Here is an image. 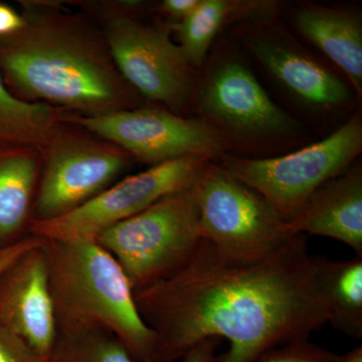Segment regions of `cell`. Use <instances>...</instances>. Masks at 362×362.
I'll return each mask as SVG.
<instances>
[{"mask_svg": "<svg viewBox=\"0 0 362 362\" xmlns=\"http://www.w3.org/2000/svg\"><path fill=\"white\" fill-rule=\"evenodd\" d=\"M44 247L58 330H104L134 362H156V332L118 262L96 240H44Z\"/></svg>", "mask_w": 362, "mask_h": 362, "instance_id": "cell-4", "label": "cell"}, {"mask_svg": "<svg viewBox=\"0 0 362 362\" xmlns=\"http://www.w3.org/2000/svg\"><path fill=\"white\" fill-rule=\"evenodd\" d=\"M342 357L303 340L272 349L258 362H341Z\"/></svg>", "mask_w": 362, "mask_h": 362, "instance_id": "cell-21", "label": "cell"}, {"mask_svg": "<svg viewBox=\"0 0 362 362\" xmlns=\"http://www.w3.org/2000/svg\"><path fill=\"white\" fill-rule=\"evenodd\" d=\"M220 338H207L178 362H223ZM49 362H134L110 333L101 329H61Z\"/></svg>", "mask_w": 362, "mask_h": 362, "instance_id": "cell-19", "label": "cell"}, {"mask_svg": "<svg viewBox=\"0 0 362 362\" xmlns=\"http://www.w3.org/2000/svg\"><path fill=\"white\" fill-rule=\"evenodd\" d=\"M341 362H362V346L356 347L349 354L343 356Z\"/></svg>", "mask_w": 362, "mask_h": 362, "instance_id": "cell-26", "label": "cell"}, {"mask_svg": "<svg viewBox=\"0 0 362 362\" xmlns=\"http://www.w3.org/2000/svg\"><path fill=\"white\" fill-rule=\"evenodd\" d=\"M74 121L152 166L185 156H206L216 162L226 156L206 124L161 107L122 109Z\"/></svg>", "mask_w": 362, "mask_h": 362, "instance_id": "cell-11", "label": "cell"}, {"mask_svg": "<svg viewBox=\"0 0 362 362\" xmlns=\"http://www.w3.org/2000/svg\"><path fill=\"white\" fill-rule=\"evenodd\" d=\"M214 159L181 157L151 166L110 185L70 213L45 221H30L28 235L44 240H95L107 228L141 213L162 197L192 187Z\"/></svg>", "mask_w": 362, "mask_h": 362, "instance_id": "cell-9", "label": "cell"}, {"mask_svg": "<svg viewBox=\"0 0 362 362\" xmlns=\"http://www.w3.org/2000/svg\"><path fill=\"white\" fill-rule=\"evenodd\" d=\"M361 152L359 110L323 139L282 156L269 158L225 156L216 163L228 175L256 190L283 220L289 221L318 188L358 160Z\"/></svg>", "mask_w": 362, "mask_h": 362, "instance_id": "cell-7", "label": "cell"}, {"mask_svg": "<svg viewBox=\"0 0 362 362\" xmlns=\"http://www.w3.org/2000/svg\"><path fill=\"white\" fill-rule=\"evenodd\" d=\"M189 108L218 136L226 156L269 158L313 142L310 131L272 99L233 33L211 47Z\"/></svg>", "mask_w": 362, "mask_h": 362, "instance_id": "cell-2", "label": "cell"}, {"mask_svg": "<svg viewBox=\"0 0 362 362\" xmlns=\"http://www.w3.org/2000/svg\"><path fill=\"white\" fill-rule=\"evenodd\" d=\"M194 188L202 239L230 258H263L295 237L261 194L214 161L204 169Z\"/></svg>", "mask_w": 362, "mask_h": 362, "instance_id": "cell-8", "label": "cell"}, {"mask_svg": "<svg viewBox=\"0 0 362 362\" xmlns=\"http://www.w3.org/2000/svg\"><path fill=\"white\" fill-rule=\"evenodd\" d=\"M293 30L349 81L362 99V13L351 6L285 4Z\"/></svg>", "mask_w": 362, "mask_h": 362, "instance_id": "cell-14", "label": "cell"}, {"mask_svg": "<svg viewBox=\"0 0 362 362\" xmlns=\"http://www.w3.org/2000/svg\"><path fill=\"white\" fill-rule=\"evenodd\" d=\"M13 87L92 115L122 110L132 98L102 52L75 30L47 21H25L0 51Z\"/></svg>", "mask_w": 362, "mask_h": 362, "instance_id": "cell-3", "label": "cell"}, {"mask_svg": "<svg viewBox=\"0 0 362 362\" xmlns=\"http://www.w3.org/2000/svg\"><path fill=\"white\" fill-rule=\"evenodd\" d=\"M25 21L11 7L0 4V35H13L23 28Z\"/></svg>", "mask_w": 362, "mask_h": 362, "instance_id": "cell-25", "label": "cell"}, {"mask_svg": "<svg viewBox=\"0 0 362 362\" xmlns=\"http://www.w3.org/2000/svg\"><path fill=\"white\" fill-rule=\"evenodd\" d=\"M42 242V239L33 235H28L23 240L14 243L9 246L0 247V275L6 271L9 265L13 263L18 257L21 256L23 252L30 250V247L37 246Z\"/></svg>", "mask_w": 362, "mask_h": 362, "instance_id": "cell-24", "label": "cell"}, {"mask_svg": "<svg viewBox=\"0 0 362 362\" xmlns=\"http://www.w3.org/2000/svg\"><path fill=\"white\" fill-rule=\"evenodd\" d=\"M284 4L276 0H201L187 18L168 28L175 33L188 63L201 71L223 30L281 11Z\"/></svg>", "mask_w": 362, "mask_h": 362, "instance_id": "cell-16", "label": "cell"}, {"mask_svg": "<svg viewBox=\"0 0 362 362\" xmlns=\"http://www.w3.org/2000/svg\"><path fill=\"white\" fill-rule=\"evenodd\" d=\"M39 175L35 152L16 148L0 153V247L25 238Z\"/></svg>", "mask_w": 362, "mask_h": 362, "instance_id": "cell-17", "label": "cell"}, {"mask_svg": "<svg viewBox=\"0 0 362 362\" xmlns=\"http://www.w3.org/2000/svg\"><path fill=\"white\" fill-rule=\"evenodd\" d=\"M293 235H315L343 243L362 256V163L327 181L286 221Z\"/></svg>", "mask_w": 362, "mask_h": 362, "instance_id": "cell-15", "label": "cell"}, {"mask_svg": "<svg viewBox=\"0 0 362 362\" xmlns=\"http://www.w3.org/2000/svg\"><path fill=\"white\" fill-rule=\"evenodd\" d=\"M305 238L256 259L230 258L202 239L175 273L135 291L156 334V362L180 361L207 338L228 342L223 362H258L272 349L309 340L328 312Z\"/></svg>", "mask_w": 362, "mask_h": 362, "instance_id": "cell-1", "label": "cell"}, {"mask_svg": "<svg viewBox=\"0 0 362 362\" xmlns=\"http://www.w3.org/2000/svg\"><path fill=\"white\" fill-rule=\"evenodd\" d=\"M201 0H164L158 9L168 18V26L177 25L199 6Z\"/></svg>", "mask_w": 362, "mask_h": 362, "instance_id": "cell-23", "label": "cell"}, {"mask_svg": "<svg viewBox=\"0 0 362 362\" xmlns=\"http://www.w3.org/2000/svg\"><path fill=\"white\" fill-rule=\"evenodd\" d=\"M168 25H148L119 14L107 25V42L124 80L150 101L180 114L189 108L199 71L192 66Z\"/></svg>", "mask_w": 362, "mask_h": 362, "instance_id": "cell-10", "label": "cell"}, {"mask_svg": "<svg viewBox=\"0 0 362 362\" xmlns=\"http://www.w3.org/2000/svg\"><path fill=\"white\" fill-rule=\"evenodd\" d=\"M127 165L122 150L54 136L37 183L30 221L54 220L83 206L110 187Z\"/></svg>", "mask_w": 362, "mask_h": 362, "instance_id": "cell-12", "label": "cell"}, {"mask_svg": "<svg viewBox=\"0 0 362 362\" xmlns=\"http://www.w3.org/2000/svg\"><path fill=\"white\" fill-rule=\"evenodd\" d=\"M202 240L194 185L162 197L95 239L118 262L134 292L175 273Z\"/></svg>", "mask_w": 362, "mask_h": 362, "instance_id": "cell-6", "label": "cell"}, {"mask_svg": "<svg viewBox=\"0 0 362 362\" xmlns=\"http://www.w3.org/2000/svg\"><path fill=\"white\" fill-rule=\"evenodd\" d=\"M0 328L20 338L39 356L51 358L58 324L42 239L0 275Z\"/></svg>", "mask_w": 362, "mask_h": 362, "instance_id": "cell-13", "label": "cell"}, {"mask_svg": "<svg viewBox=\"0 0 362 362\" xmlns=\"http://www.w3.org/2000/svg\"><path fill=\"white\" fill-rule=\"evenodd\" d=\"M57 121L51 106L18 99L8 92L0 76V146H47L56 136Z\"/></svg>", "mask_w": 362, "mask_h": 362, "instance_id": "cell-20", "label": "cell"}, {"mask_svg": "<svg viewBox=\"0 0 362 362\" xmlns=\"http://www.w3.org/2000/svg\"><path fill=\"white\" fill-rule=\"evenodd\" d=\"M316 280L328 322L356 339L362 338V256L347 261L315 258Z\"/></svg>", "mask_w": 362, "mask_h": 362, "instance_id": "cell-18", "label": "cell"}, {"mask_svg": "<svg viewBox=\"0 0 362 362\" xmlns=\"http://www.w3.org/2000/svg\"><path fill=\"white\" fill-rule=\"evenodd\" d=\"M282 9L233 26V37L300 111L323 127L344 122L358 111L361 101L356 90L337 69L293 35L282 21Z\"/></svg>", "mask_w": 362, "mask_h": 362, "instance_id": "cell-5", "label": "cell"}, {"mask_svg": "<svg viewBox=\"0 0 362 362\" xmlns=\"http://www.w3.org/2000/svg\"><path fill=\"white\" fill-rule=\"evenodd\" d=\"M0 362H49L13 333L0 328Z\"/></svg>", "mask_w": 362, "mask_h": 362, "instance_id": "cell-22", "label": "cell"}]
</instances>
